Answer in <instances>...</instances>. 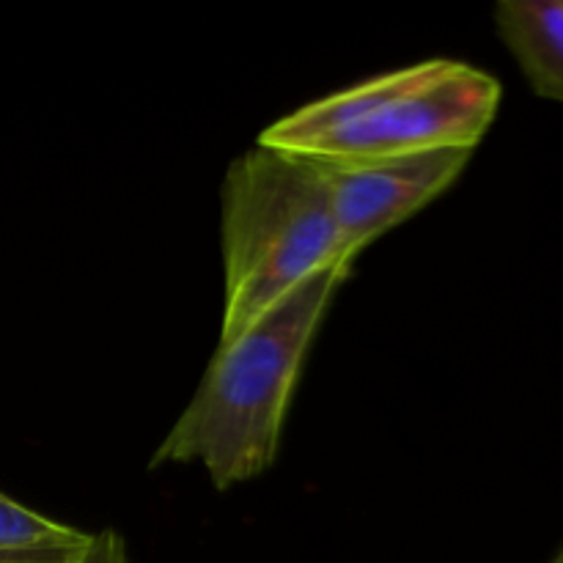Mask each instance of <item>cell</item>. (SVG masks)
<instances>
[{
	"label": "cell",
	"mask_w": 563,
	"mask_h": 563,
	"mask_svg": "<svg viewBox=\"0 0 563 563\" xmlns=\"http://www.w3.org/2000/svg\"><path fill=\"white\" fill-rule=\"evenodd\" d=\"M346 278L350 267L328 269L234 339L220 341L148 467L201 465L220 493L269 471L308 350Z\"/></svg>",
	"instance_id": "6da1fadb"
},
{
	"label": "cell",
	"mask_w": 563,
	"mask_h": 563,
	"mask_svg": "<svg viewBox=\"0 0 563 563\" xmlns=\"http://www.w3.org/2000/svg\"><path fill=\"white\" fill-rule=\"evenodd\" d=\"M550 563H563V548H561V553H559V555H555V559H553V561H550Z\"/></svg>",
	"instance_id": "9c48e42d"
},
{
	"label": "cell",
	"mask_w": 563,
	"mask_h": 563,
	"mask_svg": "<svg viewBox=\"0 0 563 563\" xmlns=\"http://www.w3.org/2000/svg\"><path fill=\"white\" fill-rule=\"evenodd\" d=\"M471 157L465 148H443L379 163L322 165L346 262H355L363 247L443 196Z\"/></svg>",
	"instance_id": "277c9868"
},
{
	"label": "cell",
	"mask_w": 563,
	"mask_h": 563,
	"mask_svg": "<svg viewBox=\"0 0 563 563\" xmlns=\"http://www.w3.org/2000/svg\"><path fill=\"white\" fill-rule=\"evenodd\" d=\"M80 563H130V553H126V544L119 533L99 531L88 539Z\"/></svg>",
	"instance_id": "52a82bcc"
},
{
	"label": "cell",
	"mask_w": 563,
	"mask_h": 563,
	"mask_svg": "<svg viewBox=\"0 0 563 563\" xmlns=\"http://www.w3.org/2000/svg\"><path fill=\"white\" fill-rule=\"evenodd\" d=\"M495 25L533 93L563 102V0H500Z\"/></svg>",
	"instance_id": "5b68a950"
},
{
	"label": "cell",
	"mask_w": 563,
	"mask_h": 563,
	"mask_svg": "<svg viewBox=\"0 0 563 563\" xmlns=\"http://www.w3.org/2000/svg\"><path fill=\"white\" fill-rule=\"evenodd\" d=\"M88 539H91V537H88ZM86 544H77V548H55V550H42V553L16 555V559H5L0 563H80Z\"/></svg>",
	"instance_id": "ba28073f"
},
{
	"label": "cell",
	"mask_w": 563,
	"mask_h": 563,
	"mask_svg": "<svg viewBox=\"0 0 563 563\" xmlns=\"http://www.w3.org/2000/svg\"><path fill=\"white\" fill-rule=\"evenodd\" d=\"M500 82L454 58H432L291 110L258 135L256 146L317 165L465 148L476 152L500 108Z\"/></svg>",
	"instance_id": "7a4b0ae2"
},
{
	"label": "cell",
	"mask_w": 563,
	"mask_h": 563,
	"mask_svg": "<svg viewBox=\"0 0 563 563\" xmlns=\"http://www.w3.org/2000/svg\"><path fill=\"white\" fill-rule=\"evenodd\" d=\"M220 207L225 302L220 341L333 267L341 251L322 165L256 146L229 165Z\"/></svg>",
	"instance_id": "3957f363"
},
{
	"label": "cell",
	"mask_w": 563,
	"mask_h": 563,
	"mask_svg": "<svg viewBox=\"0 0 563 563\" xmlns=\"http://www.w3.org/2000/svg\"><path fill=\"white\" fill-rule=\"evenodd\" d=\"M88 537L91 533L49 520L0 493V561L42 553V550L77 548V544H86Z\"/></svg>",
	"instance_id": "8992f818"
}]
</instances>
